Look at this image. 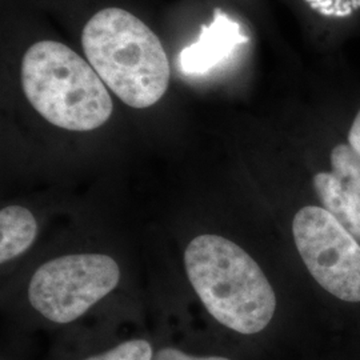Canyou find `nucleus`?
I'll use <instances>...</instances> for the list:
<instances>
[{
    "mask_svg": "<svg viewBox=\"0 0 360 360\" xmlns=\"http://www.w3.org/2000/svg\"><path fill=\"white\" fill-rule=\"evenodd\" d=\"M153 346L144 339H132L84 360H154Z\"/></svg>",
    "mask_w": 360,
    "mask_h": 360,
    "instance_id": "nucleus-10",
    "label": "nucleus"
},
{
    "mask_svg": "<svg viewBox=\"0 0 360 360\" xmlns=\"http://www.w3.org/2000/svg\"><path fill=\"white\" fill-rule=\"evenodd\" d=\"M120 269L102 254L56 257L41 264L31 278L28 300L50 322H74L116 288Z\"/></svg>",
    "mask_w": 360,
    "mask_h": 360,
    "instance_id": "nucleus-4",
    "label": "nucleus"
},
{
    "mask_svg": "<svg viewBox=\"0 0 360 360\" xmlns=\"http://www.w3.org/2000/svg\"><path fill=\"white\" fill-rule=\"evenodd\" d=\"M184 264L196 295L220 324L243 335L270 324L276 296L242 247L219 235H199L187 245Z\"/></svg>",
    "mask_w": 360,
    "mask_h": 360,
    "instance_id": "nucleus-1",
    "label": "nucleus"
},
{
    "mask_svg": "<svg viewBox=\"0 0 360 360\" xmlns=\"http://www.w3.org/2000/svg\"><path fill=\"white\" fill-rule=\"evenodd\" d=\"M333 175L360 191V156L349 144H339L331 153Z\"/></svg>",
    "mask_w": 360,
    "mask_h": 360,
    "instance_id": "nucleus-9",
    "label": "nucleus"
},
{
    "mask_svg": "<svg viewBox=\"0 0 360 360\" xmlns=\"http://www.w3.org/2000/svg\"><path fill=\"white\" fill-rule=\"evenodd\" d=\"M154 360H231L223 356H193L178 348H160L154 355Z\"/></svg>",
    "mask_w": 360,
    "mask_h": 360,
    "instance_id": "nucleus-12",
    "label": "nucleus"
},
{
    "mask_svg": "<svg viewBox=\"0 0 360 360\" xmlns=\"http://www.w3.org/2000/svg\"><path fill=\"white\" fill-rule=\"evenodd\" d=\"M27 101L59 129L92 131L112 115L114 104L92 65L65 44L41 40L22 60Z\"/></svg>",
    "mask_w": 360,
    "mask_h": 360,
    "instance_id": "nucleus-3",
    "label": "nucleus"
},
{
    "mask_svg": "<svg viewBox=\"0 0 360 360\" xmlns=\"http://www.w3.org/2000/svg\"><path fill=\"white\" fill-rule=\"evenodd\" d=\"M84 55L116 96L147 108L166 94L171 77L167 53L154 31L122 8L95 13L82 32Z\"/></svg>",
    "mask_w": 360,
    "mask_h": 360,
    "instance_id": "nucleus-2",
    "label": "nucleus"
},
{
    "mask_svg": "<svg viewBox=\"0 0 360 360\" xmlns=\"http://www.w3.org/2000/svg\"><path fill=\"white\" fill-rule=\"evenodd\" d=\"M318 13L326 16H347L360 7V0H306Z\"/></svg>",
    "mask_w": 360,
    "mask_h": 360,
    "instance_id": "nucleus-11",
    "label": "nucleus"
},
{
    "mask_svg": "<svg viewBox=\"0 0 360 360\" xmlns=\"http://www.w3.org/2000/svg\"><path fill=\"white\" fill-rule=\"evenodd\" d=\"M314 188L323 208L360 240V191L339 181L331 172L316 174Z\"/></svg>",
    "mask_w": 360,
    "mask_h": 360,
    "instance_id": "nucleus-7",
    "label": "nucleus"
},
{
    "mask_svg": "<svg viewBox=\"0 0 360 360\" xmlns=\"http://www.w3.org/2000/svg\"><path fill=\"white\" fill-rule=\"evenodd\" d=\"M38 236V223L31 211L22 206H7L0 211V262L22 255Z\"/></svg>",
    "mask_w": 360,
    "mask_h": 360,
    "instance_id": "nucleus-8",
    "label": "nucleus"
},
{
    "mask_svg": "<svg viewBox=\"0 0 360 360\" xmlns=\"http://www.w3.org/2000/svg\"><path fill=\"white\" fill-rule=\"evenodd\" d=\"M297 252L312 278L340 300L360 302V245L322 207H303L292 221Z\"/></svg>",
    "mask_w": 360,
    "mask_h": 360,
    "instance_id": "nucleus-5",
    "label": "nucleus"
},
{
    "mask_svg": "<svg viewBox=\"0 0 360 360\" xmlns=\"http://www.w3.org/2000/svg\"><path fill=\"white\" fill-rule=\"evenodd\" d=\"M247 41L248 37L240 25L218 8L211 25L202 26L199 39L180 52V71L184 75H205L229 59L239 44Z\"/></svg>",
    "mask_w": 360,
    "mask_h": 360,
    "instance_id": "nucleus-6",
    "label": "nucleus"
},
{
    "mask_svg": "<svg viewBox=\"0 0 360 360\" xmlns=\"http://www.w3.org/2000/svg\"><path fill=\"white\" fill-rule=\"evenodd\" d=\"M348 144L352 147V150L360 156V111L355 117L349 134H348Z\"/></svg>",
    "mask_w": 360,
    "mask_h": 360,
    "instance_id": "nucleus-13",
    "label": "nucleus"
}]
</instances>
